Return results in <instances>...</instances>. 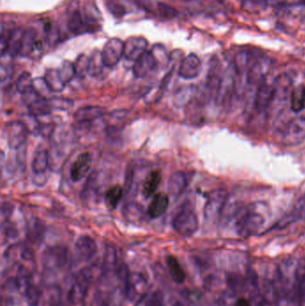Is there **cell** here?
I'll list each match as a JSON object with an SVG mask.
<instances>
[{
	"label": "cell",
	"mask_w": 305,
	"mask_h": 306,
	"mask_svg": "<svg viewBox=\"0 0 305 306\" xmlns=\"http://www.w3.org/2000/svg\"><path fill=\"white\" fill-rule=\"evenodd\" d=\"M58 70L61 79L66 84L70 83L77 76V69H75L74 64L69 60L63 61L60 67Z\"/></svg>",
	"instance_id": "cell-36"
},
{
	"label": "cell",
	"mask_w": 305,
	"mask_h": 306,
	"mask_svg": "<svg viewBox=\"0 0 305 306\" xmlns=\"http://www.w3.org/2000/svg\"><path fill=\"white\" fill-rule=\"evenodd\" d=\"M262 294L264 301L272 303L276 301V286L270 280H264L262 283Z\"/></svg>",
	"instance_id": "cell-38"
},
{
	"label": "cell",
	"mask_w": 305,
	"mask_h": 306,
	"mask_svg": "<svg viewBox=\"0 0 305 306\" xmlns=\"http://www.w3.org/2000/svg\"><path fill=\"white\" fill-rule=\"evenodd\" d=\"M201 71V62L196 54L186 56L180 63L178 69V76L185 80H192L199 76Z\"/></svg>",
	"instance_id": "cell-13"
},
{
	"label": "cell",
	"mask_w": 305,
	"mask_h": 306,
	"mask_svg": "<svg viewBox=\"0 0 305 306\" xmlns=\"http://www.w3.org/2000/svg\"><path fill=\"white\" fill-rule=\"evenodd\" d=\"M98 250L96 242L87 236L81 237L75 243V252L79 259L86 262L96 254Z\"/></svg>",
	"instance_id": "cell-20"
},
{
	"label": "cell",
	"mask_w": 305,
	"mask_h": 306,
	"mask_svg": "<svg viewBox=\"0 0 305 306\" xmlns=\"http://www.w3.org/2000/svg\"><path fill=\"white\" fill-rule=\"evenodd\" d=\"M22 100L29 110L30 114L39 116L50 114L53 109L50 101L47 98L40 95L33 86L22 93Z\"/></svg>",
	"instance_id": "cell-2"
},
{
	"label": "cell",
	"mask_w": 305,
	"mask_h": 306,
	"mask_svg": "<svg viewBox=\"0 0 305 306\" xmlns=\"http://www.w3.org/2000/svg\"><path fill=\"white\" fill-rule=\"evenodd\" d=\"M304 2H305V0H304Z\"/></svg>",
	"instance_id": "cell-59"
},
{
	"label": "cell",
	"mask_w": 305,
	"mask_h": 306,
	"mask_svg": "<svg viewBox=\"0 0 305 306\" xmlns=\"http://www.w3.org/2000/svg\"><path fill=\"white\" fill-rule=\"evenodd\" d=\"M15 288L18 290L19 293L22 295H26L31 287V276L29 271L24 266L19 267L17 274L15 279Z\"/></svg>",
	"instance_id": "cell-31"
},
{
	"label": "cell",
	"mask_w": 305,
	"mask_h": 306,
	"mask_svg": "<svg viewBox=\"0 0 305 306\" xmlns=\"http://www.w3.org/2000/svg\"><path fill=\"white\" fill-rule=\"evenodd\" d=\"M93 279V271L86 268L81 271L68 293V300L73 304H79L84 301Z\"/></svg>",
	"instance_id": "cell-4"
},
{
	"label": "cell",
	"mask_w": 305,
	"mask_h": 306,
	"mask_svg": "<svg viewBox=\"0 0 305 306\" xmlns=\"http://www.w3.org/2000/svg\"><path fill=\"white\" fill-rule=\"evenodd\" d=\"M2 306H14V302L10 299H5L2 302Z\"/></svg>",
	"instance_id": "cell-56"
},
{
	"label": "cell",
	"mask_w": 305,
	"mask_h": 306,
	"mask_svg": "<svg viewBox=\"0 0 305 306\" xmlns=\"http://www.w3.org/2000/svg\"><path fill=\"white\" fill-rule=\"evenodd\" d=\"M117 262L118 257L116 247L113 245H107L104 255V267L108 268V270H114L116 268Z\"/></svg>",
	"instance_id": "cell-37"
},
{
	"label": "cell",
	"mask_w": 305,
	"mask_h": 306,
	"mask_svg": "<svg viewBox=\"0 0 305 306\" xmlns=\"http://www.w3.org/2000/svg\"><path fill=\"white\" fill-rule=\"evenodd\" d=\"M106 6H107V9L116 18H122L128 14V11L124 6L116 0H108Z\"/></svg>",
	"instance_id": "cell-39"
},
{
	"label": "cell",
	"mask_w": 305,
	"mask_h": 306,
	"mask_svg": "<svg viewBox=\"0 0 305 306\" xmlns=\"http://www.w3.org/2000/svg\"><path fill=\"white\" fill-rule=\"evenodd\" d=\"M106 67L102 59L101 51H93L89 58V66H88V75L91 77H98Z\"/></svg>",
	"instance_id": "cell-30"
},
{
	"label": "cell",
	"mask_w": 305,
	"mask_h": 306,
	"mask_svg": "<svg viewBox=\"0 0 305 306\" xmlns=\"http://www.w3.org/2000/svg\"><path fill=\"white\" fill-rule=\"evenodd\" d=\"M168 205H169L168 195L162 192L158 193L153 196L152 200L147 209V214L150 219L153 220L158 219L167 211Z\"/></svg>",
	"instance_id": "cell-21"
},
{
	"label": "cell",
	"mask_w": 305,
	"mask_h": 306,
	"mask_svg": "<svg viewBox=\"0 0 305 306\" xmlns=\"http://www.w3.org/2000/svg\"><path fill=\"white\" fill-rule=\"evenodd\" d=\"M235 89H236L235 77L233 76L231 73H225L222 76L217 93L215 95V101L217 102V104H225V102L231 99V95Z\"/></svg>",
	"instance_id": "cell-18"
},
{
	"label": "cell",
	"mask_w": 305,
	"mask_h": 306,
	"mask_svg": "<svg viewBox=\"0 0 305 306\" xmlns=\"http://www.w3.org/2000/svg\"><path fill=\"white\" fill-rule=\"evenodd\" d=\"M83 17L87 27L88 33H94L101 30L102 15L94 1L88 0L84 4Z\"/></svg>",
	"instance_id": "cell-10"
},
{
	"label": "cell",
	"mask_w": 305,
	"mask_h": 306,
	"mask_svg": "<svg viewBox=\"0 0 305 306\" xmlns=\"http://www.w3.org/2000/svg\"><path fill=\"white\" fill-rule=\"evenodd\" d=\"M158 68L159 65L152 53L150 51H146L135 62L133 66V74L135 78L141 79Z\"/></svg>",
	"instance_id": "cell-16"
},
{
	"label": "cell",
	"mask_w": 305,
	"mask_h": 306,
	"mask_svg": "<svg viewBox=\"0 0 305 306\" xmlns=\"http://www.w3.org/2000/svg\"><path fill=\"white\" fill-rule=\"evenodd\" d=\"M68 16H67V27L71 33L74 35H81L88 33L87 27L84 22V17L78 7L71 6Z\"/></svg>",
	"instance_id": "cell-22"
},
{
	"label": "cell",
	"mask_w": 305,
	"mask_h": 306,
	"mask_svg": "<svg viewBox=\"0 0 305 306\" xmlns=\"http://www.w3.org/2000/svg\"><path fill=\"white\" fill-rule=\"evenodd\" d=\"M276 306H294V304L288 298H281L276 302Z\"/></svg>",
	"instance_id": "cell-55"
},
{
	"label": "cell",
	"mask_w": 305,
	"mask_h": 306,
	"mask_svg": "<svg viewBox=\"0 0 305 306\" xmlns=\"http://www.w3.org/2000/svg\"><path fill=\"white\" fill-rule=\"evenodd\" d=\"M290 108L295 114H299L305 108V86L303 84H299L293 87L291 91Z\"/></svg>",
	"instance_id": "cell-26"
},
{
	"label": "cell",
	"mask_w": 305,
	"mask_h": 306,
	"mask_svg": "<svg viewBox=\"0 0 305 306\" xmlns=\"http://www.w3.org/2000/svg\"><path fill=\"white\" fill-rule=\"evenodd\" d=\"M105 114V108L98 106H87L81 108L74 113V120L78 125H89L96 119L101 117Z\"/></svg>",
	"instance_id": "cell-19"
},
{
	"label": "cell",
	"mask_w": 305,
	"mask_h": 306,
	"mask_svg": "<svg viewBox=\"0 0 305 306\" xmlns=\"http://www.w3.org/2000/svg\"><path fill=\"white\" fill-rule=\"evenodd\" d=\"M299 262L295 258H288L281 263L277 274L280 283L287 290H294L297 288L298 270Z\"/></svg>",
	"instance_id": "cell-5"
},
{
	"label": "cell",
	"mask_w": 305,
	"mask_h": 306,
	"mask_svg": "<svg viewBox=\"0 0 305 306\" xmlns=\"http://www.w3.org/2000/svg\"><path fill=\"white\" fill-rule=\"evenodd\" d=\"M188 180L186 174L178 171L173 174L168 180V192L172 196L178 197L186 191Z\"/></svg>",
	"instance_id": "cell-23"
},
{
	"label": "cell",
	"mask_w": 305,
	"mask_h": 306,
	"mask_svg": "<svg viewBox=\"0 0 305 306\" xmlns=\"http://www.w3.org/2000/svg\"><path fill=\"white\" fill-rule=\"evenodd\" d=\"M7 136L9 146L12 149H18L26 143L29 131L22 121H14L7 124Z\"/></svg>",
	"instance_id": "cell-11"
},
{
	"label": "cell",
	"mask_w": 305,
	"mask_h": 306,
	"mask_svg": "<svg viewBox=\"0 0 305 306\" xmlns=\"http://www.w3.org/2000/svg\"><path fill=\"white\" fill-rule=\"evenodd\" d=\"M74 66L77 69V76L84 78V76L88 75V66H89V58L86 55L81 54L77 58V61L74 63Z\"/></svg>",
	"instance_id": "cell-43"
},
{
	"label": "cell",
	"mask_w": 305,
	"mask_h": 306,
	"mask_svg": "<svg viewBox=\"0 0 305 306\" xmlns=\"http://www.w3.org/2000/svg\"><path fill=\"white\" fill-rule=\"evenodd\" d=\"M23 34H24V30L22 28H16L8 42L6 54H8L13 58L20 54Z\"/></svg>",
	"instance_id": "cell-32"
},
{
	"label": "cell",
	"mask_w": 305,
	"mask_h": 306,
	"mask_svg": "<svg viewBox=\"0 0 305 306\" xmlns=\"http://www.w3.org/2000/svg\"><path fill=\"white\" fill-rule=\"evenodd\" d=\"M255 61L251 52L247 51H240L236 55L234 59V67L238 75L246 74L247 76L249 70L251 69Z\"/></svg>",
	"instance_id": "cell-24"
},
{
	"label": "cell",
	"mask_w": 305,
	"mask_h": 306,
	"mask_svg": "<svg viewBox=\"0 0 305 306\" xmlns=\"http://www.w3.org/2000/svg\"><path fill=\"white\" fill-rule=\"evenodd\" d=\"M49 101L53 109H58L61 111H67L70 108H73V101L69 99L53 97L49 99Z\"/></svg>",
	"instance_id": "cell-41"
},
{
	"label": "cell",
	"mask_w": 305,
	"mask_h": 306,
	"mask_svg": "<svg viewBox=\"0 0 305 306\" xmlns=\"http://www.w3.org/2000/svg\"><path fill=\"white\" fill-rule=\"evenodd\" d=\"M275 100L274 83H269L266 79L260 83L255 93V107L258 112L266 111Z\"/></svg>",
	"instance_id": "cell-9"
},
{
	"label": "cell",
	"mask_w": 305,
	"mask_h": 306,
	"mask_svg": "<svg viewBox=\"0 0 305 306\" xmlns=\"http://www.w3.org/2000/svg\"><path fill=\"white\" fill-rule=\"evenodd\" d=\"M147 281L141 273H130L124 284V294L130 301H135L145 291Z\"/></svg>",
	"instance_id": "cell-14"
},
{
	"label": "cell",
	"mask_w": 305,
	"mask_h": 306,
	"mask_svg": "<svg viewBox=\"0 0 305 306\" xmlns=\"http://www.w3.org/2000/svg\"><path fill=\"white\" fill-rule=\"evenodd\" d=\"M172 226L177 234L184 237L193 236L199 227L196 213L190 208H184L174 216Z\"/></svg>",
	"instance_id": "cell-3"
},
{
	"label": "cell",
	"mask_w": 305,
	"mask_h": 306,
	"mask_svg": "<svg viewBox=\"0 0 305 306\" xmlns=\"http://www.w3.org/2000/svg\"><path fill=\"white\" fill-rule=\"evenodd\" d=\"M163 294L160 291H155L147 297L144 306H163Z\"/></svg>",
	"instance_id": "cell-51"
},
{
	"label": "cell",
	"mask_w": 305,
	"mask_h": 306,
	"mask_svg": "<svg viewBox=\"0 0 305 306\" xmlns=\"http://www.w3.org/2000/svg\"><path fill=\"white\" fill-rule=\"evenodd\" d=\"M3 231L6 232V234H7V237L8 238H15L16 237V229H15V227H14V226L12 225V224L8 223L7 222V225H3Z\"/></svg>",
	"instance_id": "cell-53"
},
{
	"label": "cell",
	"mask_w": 305,
	"mask_h": 306,
	"mask_svg": "<svg viewBox=\"0 0 305 306\" xmlns=\"http://www.w3.org/2000/svg\"><path fill=\"white\" fill-rule=\"evenodd\" d=\"M233 306H251V304L247 299L241 297V298L236 299V302Z\"/></svg>",
	"instance_id": "cell-54"
},
{
	"label": "cell",
	"mask_w": 305,
	"mask_h": 306,
	"mask_svg": "<svg viewBox=\"0 0 305 306\" xmlns=\"http://www.w3.org/2000/svg\"><path fill=\"white\" fill-rule=\"evenodd\" d=\"M174 306H185L183 303H181L180 302H176L174 303Z\"/></svg>",
	"instance_id": "cell-58"
},
{
	"label": "cell",
	"mask_w": 305,
	"mask_h": 306,
	"mask_svg": "<svg viewBox=\"0 0 305 306\" xmlns=\"http://www.w3.org/2000/svg\"><path fill=\"white\" fill-rule=\"evenodd\" d=\"M161 180H162V177L159 170H152L147 175L142 186V194L144 196V198H149L156 193Z\"/></svg>",
	"instance_id": "cell-25"
},
{
	"label": "cell",
	"mask_w": 305,
	"mask_h": 306,
	"mask_svg": "<svg viewBox=\"0 0 305 306\" xmlns=\"http://www.w3.org/2000/svg\"><path fill=\"white\" fill-rule=\"evenodd\" d=\"M228 194L225 189H217L208 196L207 202L204 206V216L210 220H217L220 217L225 203L227 202Z\"/></svg>",
	"instance_id": "cell-6"
},
{
	"label": "cell",
	"mask_w": 305,
	"mask_h": 306,
	"mask_svg": "<svg viewBox=\"0 0 305 306\" xmlns=\"http://www.w3.org/2000/svg\"><path fill=\"white\" fill-rule=\"evenodd\" d=\"M49 165V153L46 150L37 151L33 158L32 169L36 176L43 175Z\"/></svg>",
	"instance_id": "cell-29"
},
{
	"label": "cell",
	"mask_w": 305,
	"mask_h": 306,
	"mask_svg": "<svg viewBox=\"0 0 305 306\" xmlns=\"http://www.w3.org/2000/svg\"><path fill=\"white\" fill-rule=\"evenodd\" d=\"M167 264L173 280L178 284L184 283L186 280V273L180 265V263H178L176 258L174 256H168L167 259Z\"/></svg>",
	"instance_id": "cell-33"
},
{
	"label": "cell",
	"mask_w": 305,
	"mask_h": 306,
	"mask_svg": "<svg viewBox=\"0 0 305 306\" xmlns=\"http://www.w3.org/2000/svg\"><path fill=\"white\" fill-rule=\"evenodd\" d=\"M149 51L152 53L154 58L156 59L159 68L166 67L169 64L171 58L167 55L166 48L164 47L162 44H155Z\"/></svg>",
	"instance_id": "cell-35"
},
{
	"label": "cell",
	"mask_w": 305,
	"mask_h": 306,
	"mask_svg": "<svg viewBox=\"0 0 305 306\" xmlns=\"http://www.w3.org/2000/svg\"><path fill=\"white\" fill-rule=\"evenodd\" d=\"M50 306H64V304L61 302H55Z\"/></svg>",
	"instance_id": "cell-57"
},
{
	"label": "cell",
	"mask_w": 305,
	"mask_h": 306,
	"mask_svg": "<svg viewBox=\"0 0 305 306\" xmlns=\"http://www.w3.org/2000/svg\"><path fill=\"white\" fill-rule=\"evenodd\" d=\"M265 222L264 217L255 210H241L236 222V233L241 238H250L258 233Z\"/></svg>",
	"instance_id": "cell-1"
},
{
	"label": "cell",
	"mask_w": 305,
	"mask_h": 306,
	"mask_svg": "<svg viewBox=\"0 0 305 306\" xmlns=\"http://www.w3.org/2000/svg\"><path fill=\"white\" fill-rule=\"evenodd\" d=\"M297 292L301 302L305 304V268L299 267L298 270Z\"/></svg>",
	"instance_id": "cell-44"
},
{
	"label": "cell",
	"mask_w": 305,
	"mask_h": 306,
	"mask_svg": "<svg viewBox=\"0 0 305 306\" xmlns=\"http://www.w3.org/2000/svg\"><path fill=\"white\" fill-rule=\"evenodd\" d=\"M124 42L118 38L109 39L101 51L102 59L106 67H115L124 57Z\"/></svg>",
	"instance_id": "cell-7"
},
{
	"label": "cell",
	"mask_w": 305,
	"mask_h": 306,
	"mask_svg": "<svg viewBox=\"0 0 305 306\" xmlns=\"http://www.w3.org/2000/svg\"><path fill=\"white\" fill-rule=\"evenodd\" d=\"M22 122L26 125L27 129L29 131V133H33V132L40 133V124L37 121L35 115H32V114L24 115L22 116Z\"/></svg>",
	"instance_id": "cell-49"
},
{
	"label": "cell",
	"mask_w": 305,
	"mask_h": 306,
	"mask_svg": "<svg viewBox=\"0 0 305 306\" xmlns=\"http://www.w3.org/2000/svg\"><path fill=\"white\" fill-rule=\"evenodd\" d=\"M91 306H110L109 301L101 295L97 294L91 301Z\"/></svg>",
	"instance_id": "cell-52"
},
{
	"label": "cell",
	"mask_w": 305,
	"mask_h": 306,
	"mask_svg": "<svg viewBox=\"0 0 305 306\" xmlns=\"http://www.w3.org/2000/svg\"><path fill=\"white\" fill-rule=\"evenodd\" d=\"M92 165V156L90 152H83L77 157L71 167L70 175L73 182L84 179L89 173Z\"/></svg>",
	"instance_id": "cell-17"
},
{
	"label": "cell",
	"mask_w": 305,
	"mask_h": 306,
	"mask_svg": "<svg viewBox=\"0 0 305 306\" xmlns=\"http://www.w3.org/2000/svg\"><path fill=\"white\" fill-rule=\"evenodd\" d=\"M24 296L26 297V301H27L28 305L38 306L39 302H40V291L39 290V288L32 286Z\"/></svg>",
	"instance_id": "cell-50"
},
{
	"label": "cell",
	"mask_w": 305,
	"mask_h": 306,
	"mask_svg": "<svg viewBox=\"0 0 305 306\" xmlns=\"http://www.w3.org/2000/svg\"><path fill=\"white\" fill-rule=\"evenodd\" d=\"M28 233L31 238H33V240L37 241L39 238H41L44 233V225L40 220L34 219L30 225H28Z\"/></svg>",
	"instance_id": "cell-42"
},
{
	"label": "cell",
	"mask_w": 305,
	"mask_h": 306,
	"mask_svg": "<svg viewBox=\"0 0 305 306\" xmlns=\"http://www.w3.org/2000/svg\"><path fill=\"white\" fill-rule=\"evenodd\" d=\"M123 193H124V189L119 184L113 185L106 192L104 200H105L106 206L109 210H114L117 208L120 201L123 197Z\"/></svg>",
	"instance_id": "cell-28"
},
{
	"label": "cell",
	"mask_w": 305,
	"mask_h": 306,
	"mask_svg": "<svg viewBox=\"0 0 305 306\" xmlns=\"http://www.w3.org/2000/svg\"><path fill=\"white\" fill-rule=\"evenodd\" d=\"M43 51V40L37 37V33L33 28L24 31L22 37V47L20 54L22 57H29L37 52Z\"/></svg>",
	"instance_id": "cell-15"
},
{
	"label": "cell",
	"mask_w": 305,
	"mask_h": 306,
	"mask_svg": "<svg viewBox=\"0 0 305 306\" xmlns=\"http://www.w3.org/2000/svg\"><path fill=\"white\" fill-rule=\"evenodd\" d=\"M69 263V252L63 246H52L43 254V265L47 270H59Z\"/></svg>",
	"instance_id": "cell-8"
},
{
	"label": "cell",
	"mask_w": 305,
	"mask_h": 306,
	"mask_svg": "<svg viewBox=\"0 0 305 306\" xmlns=\"http://www.w3.org/2000/svg\"><path fill=\"white\" fill-rule=\"evenodd\" d=\"M33 85V80L32 76L29 73H22L21 76H19L18 79L15 83V88L18 92L22 94L23 91H26L27 89H29Z\"/></svg>",
	"instance_id": "cell-40"
},
{
	"label": "cell",
	"mask_w": 305,
	"mask_h": 306,
	"mask_svg": "<svg viewBox=\"0 0 305 306\" xmlns=\"http://www.w3.org/2000/svg\"><path fill=\"white\" fill-rule=\"evenodd\" d=\"M149 46L148 40L142 36L129 37L124 42V58L128 61H136L144 54Z\"/></svg>",
	"instance_id": "cell-12"
},
{
	"label": "cell",
	"mask_w": 305,
	"mask_h": 306,
	"mask_svg": "<svg viewBox=\"0 0 305 306\" xmlns=\"http://www.w3.org/2000/svg\"><path fill=\"white\" fill-rule=\"evenodd\" d=\"M242 7L245 11H259L265 8L266 0H243Z\"/></svg>",
	"instance_id": "cell-46"
},
{
	"label": "cell",
	"mask_w": 305,
	"mask_h": 306,
	"mask_svg": "<svg viewBox=\"0 0 305 306\" xmlns=\"http://www.w3.org/2000/svg\"><path fill=\"white\" fill-rule=\"evenodd\" d=\"M16 30L15 27V23L13 22H2V26H1V39H0V42H1V55L2 57H4L6 54V51H7V47H8V42L10 40L13 33Z\"/></svg>",
	"instance_id": "cell-34"
},
{
	"label": "cell",
	"mask_w": 305,
	"mask_h": 306,
	"mask_svg": "<svg viewBox=\"0 0 305 306\" xmlns=\"http://www.w3.org/2000/svg\"><path fill=\"white\" fill-rule=\"evenodd\" d=\"M158 11L160 16H162L165 19H173L176 17L178 15V12L175 8H172L165 3L158 4Z\"/></svg>",
	"instance_id": "cell-47"
},
{
	"label": "cell",
	"mask_w": 305,
	"mask_h": 306,
	"mask_svg": "<svg viewBox=\"0 0 305 306\" xmlns=\"http://www.w3.org/2000/svg\"><path fill=\"white\" fill-rule=\"evenodd\" d=\"M44 80L47 88L52 92H61L66 87V83L61 79L58 69H47L44 75Z\"/></svg>",
	"instance_id": "cell-27"
},
{
	"label": "cell",
	"mask_w": 305,
	"mask_h": 306,
	"mask_svg": "<svg viewBox=\"0 0 305 306\" xmlns=\"http://www.w3.org/2000/svg\"><path fill=\"white\" fill-rule=\"evenodd\" d=\"M291 214L295 218L296 220H305V195H302L296 201Z\"/></svg>",
	"instance_id": "cell-45"
},
{
	"label": "cell",
	"mask_w": 305,
	"mask_h": 306,
	"mask_svg": "<svg viewBox=\"0 0 305 306\" xmlns=\"http://www.w3.org/2000/svg\"><path fill=\"white\" fill-rule=\"evenodd\" d=\"M192 92H193V87H186L178 90L177 93L175 94L174 97V103L178 106L185 104L186 102L189 101V96L193 95Z\"/></svg>",
	"instance_id": "cell-48"
}]
</instances>
